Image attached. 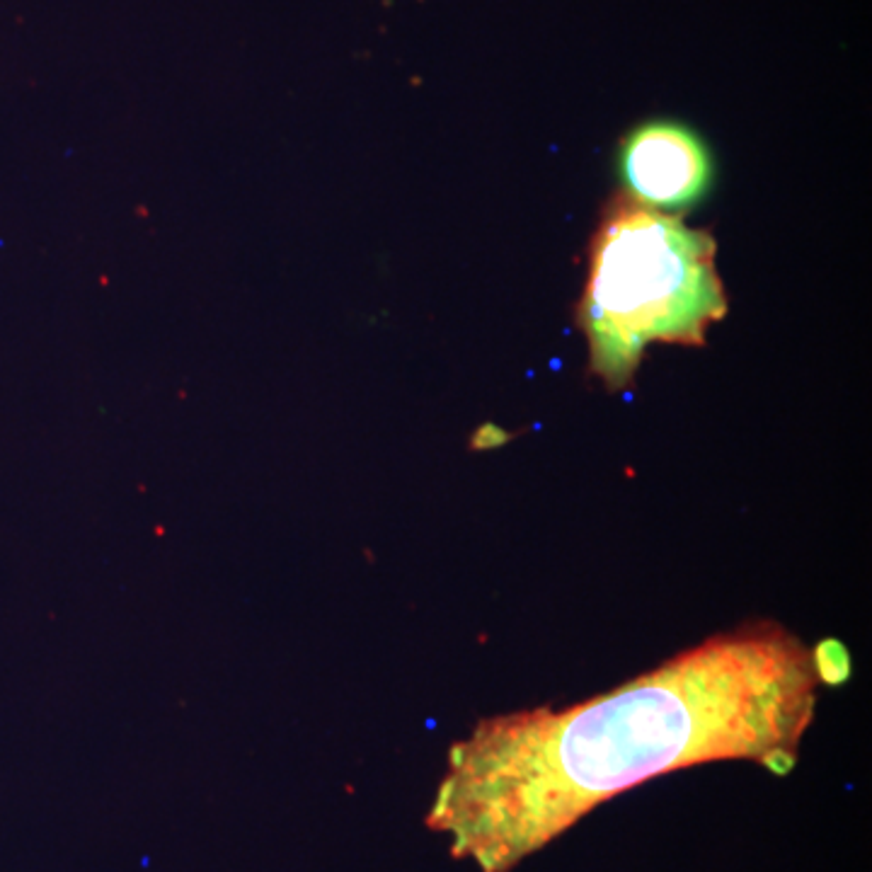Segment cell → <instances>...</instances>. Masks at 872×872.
Listing matches in <instances>:
<instances>
[{
  "label": "cell",
  "instance_id": "obj_4",
  "mask_svg": "<svg viewBox=\"0 0 872 872\" xmlns=\"http://www.w3.org/2000/svg\"><path fill=\"white\" fill-rule=\"evenodd\" d=\"M812 659H814V669H817V679L824 683L846 681L850 674V659L849 650L839 643V640H824L812 650Z\"/></svg>",
  "mask_w": 872,
  "mask_h": 872
},
{
  "label": "cell",
  "instance_id": "obj_1",
  "mask_svg": "<svg viewBox=\"0 0 872 872\" xmlns=\"http://www.w3.org/2000/svg\"><path fill=\"white\" fill-rule=\"evenodd\" d=\"M812 650L742 626L603 696L483 720L451 749L429 826L483 872H509L623 790L746 759L785 776L817 706Z\"/></svg>",
  "mask_w": 872,
  "mask_h": 872
},
{
  "label": "cell",
  "instance_id": "obj_3",
  "mask_svg": "<svg viewBox=\"0 0 872 872\" xmlns=\"http://www.w3.org/2000/svg\"><path fill=\"white\" fill-rule=\"evenodd\" d=\"M620 174L627 197L674 214L706 194L710 156L690 129L674 121H650L630 131L623 141Z\"/></svg>",
  "mask_w": 872,
  "mask_h": 872
},
{
  "label": "cell",
  "instance_id": "obj_2",
  "mask_svg": "<svg viewBox=\"0 0 872 872\" xmlns=\"http://www.w3.org/2000/svg\"><path fill=\"white\" fill-rule=\"evenodd\" d=\"M727 313L710 233L676 214L618 197L606 209L589 253L577 308L592 373L626 388L652 342L703 347Z\"/></svg>",
  "mask_w": 872,
  "mask_h": 872
}]
</instances>
